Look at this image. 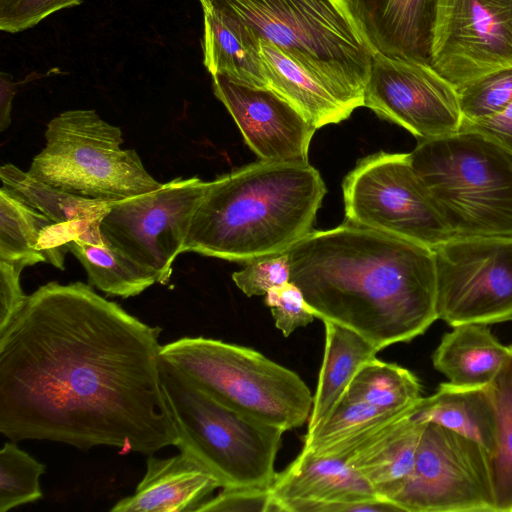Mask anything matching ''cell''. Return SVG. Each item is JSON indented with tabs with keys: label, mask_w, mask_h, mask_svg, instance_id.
Segmentation results:
<instances>
[{
	"label": "cell",
	"mask_w": 512,
	"mask_h": 512,
	"mask_svg": "<svg viewBox=\"0 0 512 512\" xmlns=\"http://www.w3.org/2000/svg\"><path fill=\"white\" fill-rule=\"evenodd\" d=\"M160 333L90 284L40 286L0 332L1 434L148 456L176 446Z\"/></svg>",
	"instance_id": "obj_1"
},
{
	"label": "cell",
	"mask_w": 512,
	"mask_h": 512,
	"mask_svg": "<svg viewBox=\"0 0 512 512\" xmlns=\"http://www.w3.org/2000/svg\"><path fill=\"white\" fill-rule=\"evenodd\" d=\"M287 253L290 281L315 317L357 332L379 351L438 320L435 256L425 245L344 221L312 230Z\"/></svg>",
	"instance_id": "obj_2"
},
{
	"label": "cell",
	"mask_w": 512,
	"mask_h": 512,
	"mask_svg": "<svg viewBox=\"0 0 512 512\" xmlns=\"http://www.w3.org/2000/svg\"><path fill=\"white\" fill-rule=\"evenodd\" d=\"M326 194L309 162L259 159L210 181L183 253L248 262L287 252L312 231Z\"/></svg>",
	"instance_id": "obj_3"
},
{
	"label": "cell",
	"mask_w": 512,
	"mask_h": 512,
	"mask_svg": "<svg viewBox=\"0 0 512 512\" xmlns=\"http://www.w3.org/2000/svg\"><path fill=\"white\" fill-rule=\"evenodd\" d=\"M212 1L301 65L349 112L364 105L373 53L341 0Z\"/></svg>",
	"instance_id": "obj_4"
},
{
	"label": "cell",
	"mask_w": 512,
	"mask_h": 512,
	"mask_svg": "<svg viewBox=\"0 0 512 512\" xmlns=\"http://www.w3.org/2000/svg\"><path fill=\"white\" fill-rule=\"evenodd\" d=\"M412 168L453 238H512V153L482 134L419 140Z\"/></svg>",
	"instance_id": "obj_5"
},
{
	"label": "cell",
	"mask_w": 512,
	"mask_h": 512,
	"mask_svg": "<svg viewBox=\"0 0 512 512\" xmlns=\"http://www.w3.org/2000/svg\"><path fill=\"white\" fill-rule=\"evenodd\" d=\"M160 357L216 401L284 431L308 421L313 395L294 371L262 353L221 340L183 337Z\"/></svg>",
	"instance_id": "obj_6"
},
{
	"label": "cell",
	"mask_w": 512,
	"mask_h": 512,
	"mask_svg": "<svg viewBox=\"0 0 512 512\" xmlns=\"http://www.w3.org/2000/svg\"><path fill=\"white\" fill-rule=\"evenodd\" d=\"M160 374L179 450L208 469L221 488L270 487L285 431L216 401L162 359Z\"/></svg>",
	"instance_id": "obj_7"
},
{
	"label": "cell",
	"mask_w": 512,
	"mask_h": 512,
	"mask_svg": "<svg viewBox=\"0 0 512 512\" xmlns=\"http://www.w3.org/2000/svg\"><path fill=\"white\" fill-rule=\"evenodd\" d=\"M45 146L27 171L70 194L117 202L159 189L134 149H123L120 127L93 109L61 112L47 124Z\"/></svg>",
	"instance_id": "obj_8"
},
{
	"label": "cell",
	"mask_w": 512,
	"mask_h": 512,
	"mask_svg": "<svg viewBox=\"0 0 512 512\" xmlns=\"http://www.w3.org/2000/svg\"><path fill=\"white\" fill-rule=\"evenodd\" d=\"M342 189L345 221L431 249L453 238L416 176L409 153L381 151L360 159Z\"/></svg>",
	"instance_id": "obj_9"
},
{
	"label": "cell",
	"mask_w": 512,
	"mask_h": 512,
	"mask_svg": "<svg viewBox=\"0 0 512 512\" xmlns=\"http://www.w3.org/2000/svg\"><path fill=\"white\" fill-rule=\"evenodd\" d=\"M209 183L180 177L153 192L113 202L100 222L102 238L167 284Z\"/></svg>",
	"instance_id": "obj_10"
},
{
	"label": "cell",
	"mask_w": 512,
	"mask_h": 512,
	"mask_svg": "<svg viewBox=\"0 0 512 512\" xmlns=\"http://www.w3.org/2000/svg\"><path fill=\"white\" fill-rule=\"evenodd\" d=\"M391 502L406 512H495L487 452L456 432L425 423L412 474Z\"/></svg>",
	"instance_id": "obj_11"
},
{
	"label": "cell",
	"mask_w": 512,
	"mask_h": 512,
	"mask_svg": "<svg viewBox=\"0 0 512 512\" xmlns=\"http://www.w3.org/2000/svg\"><path fill=\"white\" fill-rule=\"evenodd\" d=\"M433 251L438 319L452 327L512 320V238H451Z\"/></svg>",
	"instance_id": "obj_12"
},
{
	"label": "cell",
	"mask_w": 512,
	"mask_h": 512,
	"mask_svg": "<svg viewBox=\"0 0 512 512\" xmlns=\"http://www.w3.org/2000/svg\"><path fill=\"white\" fill-rule=\"evenodd\" d=\"M431 67L459 89L512 67V0H438Z\"/></svg>",
	"instance_id": "obj_13"
},
{
	"label": "cell",
	"mask_w": 512,
	"mask_h": 512,
	"mask_svg": "<svg viewBox=\"0 0 512 512\" xmlns=\"http://www.w3.org/2000/svg\"><path fill=\"white\" fill-rule=\"evenodd\" d=\"M419 140L454 134L463 116L458 91L430 65L373 53L364 105Z\"/></svg>",
	"instance_id": "obj_14"
},
{
	"label": "cell",
	"mask_w": 512,
	"mask_h": 512,
	"mask_svg": "<svg viewBox=\"0 0 512 512\" xmlns=\"http://www.w3.org/2000/svg\"><path fill=\"white\" fill-rule=\"evenodd\" d=\"M212 79L215 96L259 159L309 162L317 128L293 105L269 88L251 87L220 74Z\"/></svg>",
	"instance_id": "obj_15"
},
{
	"label": "cell",
	"mask_w": 512,
	"mask_h": 512,
	"mask_svg": "<svg viewBox=\"0 0 512 512\" xmlns=\"http://www.w3.org/2000/svg\"><path fill=\"white\" fill-rule=\"evenodd\" d=\"M341 2L372 53L430 65L438 0Z\"/></svg>",
	"instance_id": "obj_16"
},
{
	"label": "cell",
	"mask_w": 512,
	"mask_h": 512,
	"mask_svg": "<svg viewBox=\"0 0 512 512\" xmlns=\"http://www.w3.org/2000/svg\"><path fill=\"white\" fill-rule=\"evenodd\" d=\"M270 490L282 512H317L324 504L379 498L346 457L306 450L276 473Z\"/></svg>",
	"instance_id": "obj_17"
},
{
	"label": "cell",
	"mask_w": 512,
	"mask_h": 512,
	"mask_svg": "<svg viewBox=\"0 0 512 512\" xmlns=\"http://www.w3.org/2000/svg\"><path fill=\"white\" fill-rule=\"evenodd\" d=\"M135 492L111 512H192L221 485L200 462L185 452L169 458L149 455Z\"/></svg>",
	"instance_id": "obj_18"
},
{
	"label": "cell",
	"mask_w": 512,
	"mask_h": 512,
	"mask_svg": "<svg viewBox=\"0 0 512 512\" xmlns=\"http://www.w3.org/2000/svg\"><path fill=\"white\" fill-rule=\"evenodd\" d=\"M414 406L382 424L347 459L375 494L389 502L407 484L414 468L425 425L412 417Z\"/></svg>",
	"instance_id": "obj_19"
},
{
	"label": "cell",
	"mask_w": 512,
	"mask_h": 512,
	"mask_svg": "<svg viewBox=\"0 0 512 512\" xmlns=\"http://www.w3.org/2000/svg\"><path fill=\"white\" fill-rule=\"evenodd\" d=\"M80 228L58 224L5 187L0 189V260L50 263L64 270L68 243L84 240Z\"/></svg>",
	"instance_id": "obj_20"
},
{
	"label": "cell",
	"mask_w": 512,
	"mask_h": 512,
	"mask_svg": "<svg viewBox=\"0 0 512 512\" xmlns=\"http://www.w3.org/2000/svg\"><path fill=\"white\" fill-rule=\"evenodd\" d=\"M204 12L203 55L210 74L256 88H269L261 38L231 10L212 1Z\"/></svg>",
	"instance_id": "obj_21"
},
{
	"label": "cell",
	"mask_w": 512,
	"mask_h": 512,
	"mask_svg": "<svg viewBox=\"0 0 512 512\" xmlns=\"http://www.w3.org/2000/svg\"><path fill=\"white\" fill-rule=\"evenodd\" d=\"M412 417L434 423L480 445L493 456L498 445V413L489 385L462 387L441 383L436 392L421 398Z\"/></svg>",
	"instance_id": "obj_22"
},
{
	"label": "cell",
	"mask_w": 512,
	"mask_h": 512,
	"mask_svg": "<svg viewBox=\"0 0 512 512\" xmlns=\"http://www.w3.org/2000/svg\"><path fill=\"white\" fill-rule=\"evenodd\" d=\"M508 352L509 346L502 345L488 325L466 323L443 335L432 363L451 384L486 386L501 369Z\"/></svg>",
	"instance_id": "obj_23"
},
{
	"label": "cell",
	"mask_w": 512,
	"mask_h": 512,
	"mask_svg": "<svg viewBox=\"0 0 512 512\" xmlns=\"http://www.w3.org/2000/svg\"><path fill=\"white\" fill-rule=\"evenodd\" d=\"M322 322L325 348L306 433L315 430L328 418L360 366L379 352L357 332L331 321Z\"/></svg>",
	"instance_id": "obj_24"
},
{
	"label": "cell",
	"mask_w": 512,
	"mask_h": 512,
	"mask_svg": "<svg viewBox=\"0 0 512 512\" xmlns=\"http://www.w3.org/2000/svg\"><path fill=\"white\" fill-rule=\"evenodd\" d=\"M2 186L58 224L73 225L85 233L86 241L107 244L100 233V222L111 202L70 194L32 177L8 163L0 168Z\"/></svg>",
	"instance_id": "obj_25"
},
{
	"label": "cell",
	"mask_w": 512,
	"mask_h": 512,
	"mask_svg": "<svg viewBox=\"0 0 512 512\" xmlns=\"http://www.w3.org/2000/svg\"><path fill=\"white\" fill-rule=\"evenodd\" d=\"M261 52L269 89L293 105L317 129L350 117L351 112L277 46L261 39Z\"/></svg>",
	"instance_id": "obj_26"
},
{
	"label": "cell",
	"mask_w": 512,
	"mask_h": 512,
	"mask_svg": "<svg viewBox=\"0 0 512 512\" xmlns=\"http://www.w3.org/2000/svg\"><path fill=\"white\" fill-rule=\"evenodd\" d=\"M67 247L84 267L89 284L109 296H137L158 283L155 272L108 244L74 239Z\"/></svg>",
	"instance_id": "obj_27"
},
{
	"label": "cell",
	"mask_w": 512,
	"mask_h": 512,
	"mask_svg": "<svg viewBox=\"0 0 512 512\" xmlns=\"http://www.w3.org/2000/svg\"><path fill=\"white\" fill-rule=\"evenodd\" d=\"M343 397L386 411L402 412L422 398L421 384L408 369L375 357L360 366Z\"/></svg>",
	"instance_id": "obj_28"
},
{
	"label": "cell",
	"mask_w": 512,
	"mask_h": 512,
	"mask_svg": "<svg viewBox=\"0 0 512 512\" xmlns=\"http://www.w3.org/2000/svg\"><path fill=\"white\" fill-rule=\"evenodd\" d=\"M498 413V445L488 457L495 512H512V345L488 384Z\"/></svg>",
	"instance_id": "obj_29"
},
{
	"label": "cell",
	"mask_w": 512,
	"mask_h": 512,
	"mask_svg": "<svg viewBox=\"0 0 512 512\" xmlns=\"http://www.w3.org/2000/svg\"><path fill=\"white\" fill-rule=\"evenodd\" d=\"M45 469L15 441L5 442L0 451V512L41 499L40 477Z\"/></svg>",
	"instance_id": "obj_30"
},
{
	"label": "cell",
	"mask_w": 512,
	"mask_h": 512,
	"mask_svg": "<svg viewBox=\"0 0 512 512\" xmlns=\"http://www.w3.org/2000/svg\"><path fill=\"white\" fill-rule=\"evenodd\" d=\"M457 91L464 121L497 115L512 102V67L486 75Z\"/></svg>",
	"instance_id": "obj_31"
},
{
	"label": "cell",
	"mask_w": 512,
	"mask_h": 512,
	"mask_svg": "<svg viewBox=\"0 0 512 512\" xmlns=\"http://www.w3.org/2000/svg\"><path fill=\"white\" fill-rule=\"evenodd\" d=\"M232 279L248 297L266 295L271 289L290 282L288 253L248 262L232 274Z\"/></svg>",
	"instance_id": "obj_32"
},
{
	"label": "cell",
	"mask_w": 512,
	"mask_h": 512,
	"mask_svg": "<svg viewBox=\"0 0 512 512\" xmlns=\"http://www.w3.org/2000/svg\"><path fill=\"white\" fill-rule=\"evenodd\" d=\"M264 302L271 309L276 328L285 337L307 326L315 317L303 292L291 281L267 292Z\"/></svg>",
	"instance_id": "obj_33"
},
{
	"label": "cell",
	"mask_w": 512,
	"mask_h": 512,
	"mask_svg": "<svg viewBox=\"0 0 512 512\" xmlns=\"http://www.w3.org/2000/svg\"><path fill=\"white\" fill-rule=\"evenodd\" d=\"M282 512L270 487H226L202 503L197 512Z\"/></svg>",
	"instance_id": "obj_34"
},
{
	"label": "cell",
	"mask_w": 512,
	"mask_h": 512,
	"mask_svg": "<svg viewBox=\"0 0 512 512\" xmlns=\"http://www.w3.org/2000/svg\"><path fill=\"white\" fill-rule=\"evenodd\" d=\"M82 0H0V29L17 33L34 27L44 18Z\"/></svg>",
	"instance_id": "obj_35"
},
{
	"label": "cell",
	"mask_w": 512,
	"mask_h": 512,
	"mask_svg": "<svg viewBox=\"0 0 512 512\" xmlns=\"http://www.w3.org/2000/svg\"><path fill=\"white\" fill-rule=\"evenodd\" d=\"M30 266L27 261L0 260V332L5 330L23 307L27 295L20 285V275Z\"/></svg>",
	"instance_id": "obj_36"
},
{
	"label": "cell",
	"mask_w": 512,
	"mask_h": 512,
	"mask_svg": "<svg viewBox=\"0 0 512 512\" xmlns=\"http://www.w3.org/2000/svg\"><path fill=\"white\" fill-rule=\"evenodd\" d=\"M459 131L484 135L512 153V102L499 114L478 121H464Z\"/></svg>",
	"instance_id": "obj_37"
},
{
	"label": "cell",
	"mask_w": 512,
	"mask_h": 512,
	"mask_svg": "<svg viewBox=\"0 0 512 512\" xmlns=\"http://www.w3.org/2000/svg\"><path fill=\"white\" fill-rule=\"evenodd\" d=\"M17 91V83L7 73L0 74V131L4 132L11 123L12 101Z\"/></svg>",
	"instance_id": "obj_38"
},
{
	"label": "cell",
	"mask_w": 512,
	"mask_h": 512,
	"mask_svg": "<svg viewBox=\"0 0 512 512\" xmlns=\"http://www.w3.org/2000/svg\"><path fill=\"white\" fill-rule=\"evenodd\" d=\"M211 1L212 0H200V3H201L202 6H204V5L209 4Z\"/></svg>",
	"instance_id": "obj_39"
}]
</instances>
